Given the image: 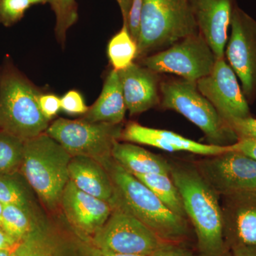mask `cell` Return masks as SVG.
I'll use <instances>...</instances> for the list:
<instances>
[{
  "label": "cell",
  "mask_w": 256,
  "mask_h": 256,
  "mask_svg": "<svg viewBox=\"0 0 256 256\" xmlns=\"http://www.w3.org/2000/svg\"><path fill=\"white\" fill-rule=\"evenodd\" d=\"M100 256H146L134 255V254H112V252H101Z\"/></svg>",
  "instance_id": "38"
},
{
  "label": "cell",
  "mask_w": 256,
  "mask_h": 256,
  "mask_svg": "<svg viewBox=\"0 0 256 256\" xmlns=\"http://www.w3.org/2000/svg\"><path fill=\"white\" fill-rule=\"evenodd\" d=\"M200 33L216 58H224L234 0H191Z\"/></svg>",
  "instance_id": "17"
},
{
  "label": "cell",
  "mask_w": 256,
  "mask_h": 256,
  "mask_svg": "<svg viewBox=\"0 0 256 256\" xmlns=\"http://www.w3.org/2000/svg\"><path fill=\"white\" fill-rule=\"evenodd\" d=\"M60 210L72 228L92 242L108 220L112 206L108 202L82 192L69 180L62 194Z\"/></svg>",
  "instance_id": "14"
},
{
  "label": "cell",
  "mask_w": 256,
  "mask_h": 256,
  "mask_svg": "<svg viewBox=\"0 0 256 256\" xmlns=\"http://www.w3.org/2000/svg\"><path fill=\"white\" fill-rule=\"evenodd\" d=\"M196 86L227 124L250 117L246 98L236 75L224 58L216 60L212 72L197 80Z\"/></svg>",
  "instance_id": "13"
},
{
  "label": "cell",
  "mask_w": 256,
  "mask_h": 256,
  "mask_svg": "<svg viewBox=\"0 0 256 256\" xmlns=\"http://www.w3.org/2000/svg\"><path fill=\"white\" fill-rule=\"evenodd\" d=\"M32 4H38V3L52 2V0H30Z\"/></svg>",
  "instance_id": "41"
},
{
  "label": "cell",
  "mask_w": 256,
  "mask_h": 256,
  "mask_svg": "<svg viewBox=\"0 0 256 256\" xmlns=\"http://www.w3.org/2000/svg\"><path fill=\"white\" fill-rule=\"evenodd\" d=\"M111 156L120 166L132 175H170L171 164L164 158L132 143L116 142Z\"/></svg>",
  "instance_id": "21"
},
{
  "label": "cell",
  "mask_w": 256,
  "mask_h": 256,
  "mask_svg": "<svg viewBox=\"0 0 256 256\" xmlns=\"http://www.w3.org/2000/svg\"><path fill=\"white\" fill-rule=\"evenodd\" d=\"M134 176L148 186L172 212L188 220L182 198L170 175L148 174Z\"/></svg>",
  "instance_id": "23"
},
{
  "label": "cell",
  "mask_w": 256,
  "mask_h": 256,
  "mask_svg": "<svg viewBox=\"0 0 256 256\" xmlns=\"http://www.w3.org/2000/svg\"><path fill=\"white\" fill-rule=\"evenodd\" d=\"M24 144V141L0 130V175L20 172Z\"/></svg>",
  "instance_id": "25"
},
{
  "label": "cell",
  "mask_w": 256,
  "mask_h": 256,
  "mask_svg": "<svg viewBox=\"0 0 256 256\" xmlns=\"http://www.w3.org/2000/svg\"><path fill=\"white\" fill-rule=\"evenodd\" d=\"M4 204L0 202V226L2 227V215L3 210H4Z\"/></svg>",
  "instance_id": "40"
},
{
  "label": "cell",
  "mask_w": 256,
  "mask_h": 256,
  "mask_svg": "<svg viewBox=\"0 0 256 256\" xmlns=\"http://www.w3.org/2000/svg\"><path fill=\"white\" fill-rule=\"evenodd\" d=\"M130 1H131V2H132V0H130Z\"/></svg>",
  "instance_id": "42"
},
{
  "label": "cell",
  "mask_w": 256,
  "mask_h": 256,
  "mask_svg": "<svg viewBox=\"0 0 256 256\" xmlns=\"http://www.w3.org/2000/svg\"><path fill=\"white\" fill-rule=\"evenodd\" d=\"M72 158L46 132L24 141L20 172L46 213L60 210L62 194L70 180L68 165Z\"/></svg>",
  "instance_id": "3"
},
{
  "label": "cell",
  "mask_w": 256,
  "mask_h": 256,
  "mask_svg": "<svg viewBox=\"0 0 256 256\" xmlns=\"http://www.w3.org/2000/svg\"><path fill=\"white\" fill-rule=\"evenodd\" d=\"M195 166L220 196L256 194V160L240 152L205 156Z\"/></svg>",
  "instance_id": "11"
},
{
  "label": "cell",
  "mask_w": 256,
  "mask_h": 256,
  "mask_svg": "<svg viewBox=\"0 0 256 256\" xmlns=\"http://www.w3.org/2000/svg\"><path fill=\"white\" fill-rule=\"evenodd\" d=\"M230 26L226 55L242 82L244 95L250 99L256 96V21L235 6Z\"/></svg>",
  "instance_id": "12"
},
{
  "label": "cell",
  "mask_w": 256,
  "mask_h": 256,
  "mask_svg": "<svg viewBox=\"0 0 256 256\" xmlns=\"http://www.w3.org/2000/svg\"><path fill=\"white\" fill-rule=\"evenodd\" d=\"M224 234L229 250L256 248V194L223 197Z\"/></svg>",
  "instance_id": "15"
},
{
  "label": "cell",
  "mask_w": 256,
  "mask_h": 256,
  "mask_svg": "<svg viewBox=\"0 0 256 256\" xmlns=\"http://www.w3.org/2000/svg\"><path fill=\"white\" fill-rule=\"evenodd\" d=\"M120 140L154 146L169 152H188L205 156H218L229 150L222 146L196 142L166 130L144 127L138 122H129L124 128Z\"/></svg>",
  "instance_id": "16"
},
{
  "label": "cell",
  "mask_w": 256,
  "mask_h": 256,
  "mask_svg": "<svg viewBox=\"0 0 256 256\" xmlns=\"http://www.w3.org/2000/svg\"><path fill=\"white\" fill-rule=\"evenodd\" d=\"M126 108L118 72L112 69L95 104L89 107L82 119L92 122L122 124Z\"/></svg>",
  "instance_id": "20"
},
{
  "label": "cell",
  "mask_w": 256,
  "mask_h": 256,
  "mask_svg": "<svg viewBox=\"0 0 256 256\" xmlns=\"http://www.w3.org/2000/svg\"><path fill=\"white\" fill-rule=\"evenodd\" d=\"M32 4L30 0H0V21L6 26L22 18Z\"/></svg>",
  "instance_id": "28"
},
{
  "label": "cell",
  "mask_w": 256,
  "mask_h": 256,
  "mask_svg": "<svg viewBox=\"0 0 256 256\" xmlns=\"http://www.w3.org/2000/svg\"><path fill=\"white\" fill-rule=\"evenodd\" d=\"M40 215H33L16 205L4 204L2 228L16 242H20L31 232Z\"/></svg>",
  "instance_id": "26"
},
{
  "label": "cell",
  "mask_w": 256,
  "mask_h": 256,
  "mask_svg": "<svg viewBox=\"0 0 256 256\" xmlns=\"http://www.w3.org/2000/svg\"><path fill=\"white\" fill-rule=\"evenodd\" d=\"M138 44L131 36L128 24L109 42L108 56L114 70H124L134 63L138 57Z\"/></svg>",
  "instance_id": "24"
},
{
  "label": "cell",
  "mask_w": 256,
  "mask_h": 256,
  "mask_svg": "<svg viewBox=\"0 0 256 256\" xmlns=\"http://www.w3.org/2000/svg\"><path fill=\"white\" fill-rule=\"evenodd\" d=\"M41 94L18 74H5L0 82V130L23 141L46 132L50 121L40 110Z\"/></svg>",
  "instance_id": "6"
},
{
  "label": "cell",
  "mask_w": 256,
  "mask_h": 256,
  "mask_svg": "<svg viewBox=\"0 0 256 256\" xmlns=\"http://www.w3.org/2000/svg\"><path fill=\"white\" fill-rule=\"evenodd\" d=\"M230 150L240 152L242 154H246L254 158L256 160V140L246 139L242 138L238 139L237 142L228 146Z\"/></svg>",
  "instance_id": "34"
},
{
  "label": "cell",
  "mask_w": 256,
  "mask_h": 256,
  "mask_svg": "<svg viewBox=\"0 0 256 256\" xmlns=\"http://www.w3.org/2000/svg\"><path fill=\"white\" fill-rule=\"evenodd\" d=\"M13 249H4V250H0V256H11Z\"/></svg>",
  "instance_id": "39"
},
{
  "label": "cell",
  "mask_w": 256,
  "mask_h": 256,
  "mask_svg": "<svg viewBox=\"0 0 256 256\" xmlns=\"http://www.w3.org/2000/svg\"><path fill=\"white\" fill-rule=\"evenodd\" d=\"M238 139L256 140V119L252 116L247 118L234 120L228 122Z\"/></svg>",
  "instance_id": "30"
},
{
  "label": "cell",
  "mask_w": 256,
  "mask_h": 256,
  "mask_svg": "<svg viewBox=\"0 0 256 256\" xmlns=\"http://www.w3.org/2000/svg\"><path fill=\"white\" fill-rule=\"evenodd\" d=\"M114 186L112 206L127 212L166 242H180L188 234V220L172 212L137 178L120 166L112 156L98 160Z\"/></svg>",
  "instance_id": "2"
},
{
  "label": "cell",
  "mask_w": 256,
  "mask_h": 256,
  "mask_svg": "<svg viewBox=\"0 0 256 256\" xmlns=\"http://www.w3.org/2000/svg\"><path fill=\"white\" fill-rule=\"evenodd\" d=\"M198 31L191 0H143L138 56L166 50Z\"/></svg>",
  "instance_id": "4"
},
{
  "label": "cell",
  "mask_w": 256,
  "mask_h": 256,
  "mask_svg": "<svg viewBox=\"0 0 256 256\" xmlns=\"http://www.w3.org/2000/svg\"><path fill=\"white\" fill-rule=\"evenodd\" d=\"M161 104L164 109L176 111L204 134L208 144L226 146L238 140L236 133L196 86V82L180 79L162 82Z\"/></svg>",
  "instance_id": "5"
},
{
  "label": "cell",
  "mask_w": 256,
  "mask_h": 256,
  "mask_svg": "<svg viewBox=\"0 0 256 256\" xmlns=\"http://www.w3.org/2000/svg\"><path fill=\"white\" fill-rule=\"evenodd\" d=\"M68 173L70 181L79 190L112 204V182L105 168L98 161L89 156H72Z\"/></svg>",
  "instance_id": "19"
},
{
  "label": "cell",
  "mask_w": 256,
  "mask_h": 256,
  "mask_svg": "<svg viewBox=\"0 0 256 256\" xmlns=\"http://www.w3.org/2000/svg\"><path fill=\"white\" fill-rule=\"evenodd\" d=\"M143 0H132L129 16H128V28L132 38L138 42L140 33V22L141 10Z\"/></svg>",
  "instance_id": "32"
},
{
  "label": "cell",
  "mask_w": 256,
  "mask_h": 256,
  "mask_svg": "<svg viewBox=\"0 0 256 256\" xmlns=\"http://www.w3.org/2000/svg\"><path fill=\"white\" fill-rule=\"evenodd\" d=\"M122 130V124L58 118L50 124L46 133L70 156H89L98 161L111 156L114 144L120 140Z\"/></svg>",
  "instance_id": "8"
},
{
  "label": "cell",
  "mask_w": 256,
  "mask_h": 256,
  "mask_svg": "<svg viewBox=\"0 0 256 256\" xmlns=\"http://www.w3.org/2000/svg\"><path fill=\"white\" fill-rule=\"evenodd\" d=\"M178 242H166L149 256H194L190 250Z\"/></svg>",
  "instance_id": "33"
},
{
  "label": "cell",
  "mask_w": 256,
  "mask_h": 256,
  "mask_svg": "<svg viewBox=\"0 0 256 256\" xmlns=\"http://www.w3.org/2000/svg\"><path fill=\"white\" fill-rule=\"evenodd\" d=\"M92 242L101 252L146 256L166 242L146 224L116 207Z\"/></svg>",
  "instance_id": "10"
},
{
  "label": "cell",
  "mask_w": 256,
  "mask_h": 256,
  "mask_svg": "<svg viewBox=\"0 0 256 256\" xmlns=\"http://www.w3.org/2000/svg\"><path fill=\"white\" fill-rule=\"evenodd\" d=\"M216 56L200 33L142 58V66L156 74H172L196 82L212 72Z\"/></svg>",
  "instance_id": "9"
},
{
  "label": "cell",
  "mask_w": 256,
  "mask_h": 256,
  "mask_svg": "<svg viewBox=\"0 0 256 256\" xmlns=\"http://www.w3.org/2000/svg\"><path fill=\"white\" fill-rule=\"evenodd\" d=\"M100 256L92 240L72 228L60 210L38 216L31 232L18 242L11 256Z\"/></svg>",
  "instance_id": "7"
},
{
  "label": "cell",
  "mask_w": 256,
  "mask_h": 256,
  "mask_svg": "<svg viewBox=\"0 0 256 256\" xmlns=\"http://www.w3.org/2000/svg\"><path fill=\"white\" fill-rule=\"evenodd\" d=\"M34 193L21 172L0 175V202L3 204L16 205L33 215H40L44 210L34 200Z\"/></svg>",
  "instance_id": "22"
},
{
  "label": "cell",
  "mask_w": 256,
  "mask_h": 256,
  "mask_svg": "<svg viewBox=\"0 0 256 256\" xmlns=\"http://www.w3.org/2000/svg\"><path fill=\"white\" fill-rule=\"evenodd\" d=\"M50 4L56 18V34L57 40L63 44L67 31L78 18L76 3L75 0H52Z\"/></svg>",
  "instance_id": "27"
},
{
  "label": "cell",
  "mask_w": 256,
  "mask_h": 256,
  "mask_svg": "<svg viewBox=\"0 0 256 256\" xmlns=\"http://www.w3.org/2000/svg\"><path fill=\"white\" fill-rule=\"evenodd\" d=\"M80 92L70 90L60 98V110L69 114H84L88 110Z\"/></svg>",
  "instance_id": "29"
},
{
  "label": "cell",
  "mask_w": 256,
  "mask_h": 256,
  "mask_svg": "<svg viewBox=\"0 0 256 256\" xmlns=\"http://www.w3.org/2000/svg\"><path fill=\"white\" fill-rule=\"evenodd\" d=\"M38 104L42 114L48 121L53 119L60 110V98L54 94H41Z\"/></svg>",
  "instance_id": "31"
},
{
  "label": "cell",
  "mask_w": 256,
  "mask_h": 256,
  "mask_svg": "<svg viewBox=\"0 0 256 256\" xmlns=\"http://www.w3.org/2000/svg\"><path fill=\"white\" fill-rule=\"evenodd\" d=\"M170 176L178 188L197 240L198 256H230L224 234L220 196L195 165L171 164Z\"/></svg>",
  "instance_id": "1"
},
{
  "label": "cell",
  "mask_w": 256,
  "mask_h": 256,
  "mask_svg": "<svg viewBox=\"0 0 256 256\" xmlns=\"http://www.w3.org/2000/svg\"><path fill=\"white\" fill-rule=\"evenodd\" d=\"M116 1L118 3L120 8L122 18H124V22L128 24V16H129L130 10L131 8L130 0H116Z\"/></svg>",
  "instance_id": "37"
},
{
  "label": "cell",
  "mask_w": 256,
  "mask_h": 256,
  "mask_svg": "<svg viewBox=\"0 0 256 256\" xmlns=\"http://www.w3.org/2000/svg\"><path fill=\"white\" fill-rule=\"evenodd\" d=\"M126 108L131 116L142 114L160 104L158 74L132 63L118 72Z\"/></svg>",
  "instance_id": "18"
},
{
  "label": "cell",
  "mask_w": 256,
  "mask_h": 256,
  "mask_svg": "<svg viewBox=\"0 0 256 256\" xmlns=\"http://www.w3.org/2000/svg\"><path fill=\"white\" fill-rule=\"evenodd\" d=\"M18 244V242L10 236L9 234L0 226V250L14 248Z\"/></svg>",
  "instance_id": "35"
},
{
  "label": "cell",
  "mask_w": 256,
  "mask_h": 256,
  "mask_svg": "<svg viewBox=\"0 0 256 256\" xmlns=\"http://www.w3.org/2000/svg\"><path fill=\"white\" fill-rule=\"evenodd\" d=\"M230 256H256V248H236L230 250Z\"/></svg>",
  "instance_id": "36"
}]
</instances>
